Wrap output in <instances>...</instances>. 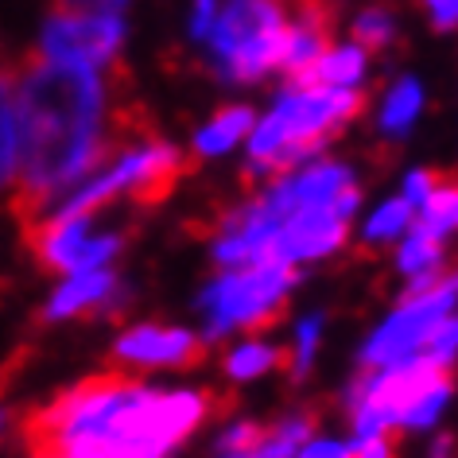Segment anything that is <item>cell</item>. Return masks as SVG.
Listing matches in <instances>:
<instances>
[{
  "label": "cell",
  "instance_id": "6da1fadb",
  "mask_svg": "<svg viewBox=\"0 0 458 458\" xmlns=\"http://www.w3.org/2000/svg\"><path fill=\"white\" fill-rule=\"evenodd\" d=\"M16 109V194L13 214L24 233L39 229L66 202L109 167L129 144V124L106 129V82L78 63H51L36 51L4 78Z\"/></svg>",
  "mask_w": 458,
  "mask_h": 458
},
{
  "label": "cell",
  "instance_id": "7a4b0ae2",
  "mask_svg": "<svg viewBox=\"0 0 458 458\" xmlns=\"http://www.w3.org/2000/svg\"><path fill=\"white\" fill-rule=\"evenodd\" d=\"M140 388L144 385H136L124 373L86 377L63 396H55L47 408L31 411L24 423V446L36 458H71L86 443L101 439Z\"/></svg>",
  "mask_w": 458,
  "mask_h": 458
},
{
  "label": "cell",
  "instance_id": "3957f363",
  "mask_svg": "<svg viewBox=\"0 0 458 458\" xmlns=\"http://www.w3.org/2000/svg\"><path fill=\"white\" fill-rule=\"evenodd\" d=\"M210 416L202 393H152L140 388L101 439L86 443L71 458H167L199 423Z\"/></svg>",
  "mask_w": 458,
  "mask_h": 458
},
{
  "label": "cell",
  "instance_id": "277c9868",
  "mask_svg": "<svg viewBox=\"0 0 458 458\" xmlns=\"http://www.w3.org/2000/svg\"><path fill=\"white\" fill-rule=\"evenodd\" d=\"M288 24L280 4H225L217 8V20L206 36L214 71L225 82H257L268 71L284 63V47H288Z\"/></svg>",
  "mask_w": 458,
  "mask_h": 458
},
{
  "label": "cell",
  "instance_id": "5b68a950",
  "mask_svg": "<svg viewBox=\"0 0 458 458\" xmlns=\"http://www.w3.org/2000/svg\"><path fill=\"white\" fill-rule=\"evenodd\" d=\"M300 284L292 265H265L245 272H225L202 292L199 311L206 315V338H222L229 330H265L284 315L288 292Z\"/></svg>",
  "mask_w": 458,
  "mask_h": 458
},
{
  "label": "cell",
  "instance_id": "8992f818",
  "mask_svg": "<svg viewBox=\"0 0 458 458\" xmlns=\"http://www.w3.org/2000/svg\"><path fill=\"white\" fill-rule=\"evenodd\" d=\"M458 307V272H446L443 284L423 300L400 303L393 315L361 346V369H393V365L420 358L428 338L439 330Z\"/></svg>",
  "mask_w": 458,
  "mask_h": 458
},
{
  "label": "cell",
  "instance_id": "52a82bcc",
  "mask_svg": "<svg viewBox=\"0 0 458 458\" xmlns=\"http://www.w3.org/2000/svg\"><path fill=\"white\" fill-rule=\"evenodd\" d=\"M124 8L121 4H82V8H55L43 24V59L51 63H78L101 66L113 63L124 39Z\"/></svg>",
  "mask_w": 458,
  "mask_h": 458
},
{
  "label": "cell",
  "instance_id": "ba28073f",
  "mask_svg": "<svg viewBox=\"0 0 458 458\" xmlns=\"http://www.w3.org/2000/svg\"><path fill=\"white\" fill-rule=\"evenodd\" d=\"M361 206V187H350L346 194H338L335 202L323 206H303L295 210L288 222L280 225V233L268 245L265 265H303V260H323L330 253H338L342 242L350 233V217Z\"/></svg>",
  "mask_w": 458,
  "mask_h": 458
},
{
  "label": "cell",
  "instance_id": "9c48e42d",
  "mask_svg": "<svg viewBox=\"0 0 458 458\" xmlns=\"http://www.w3.org/2000/svg\"><path fill=\"white\" fill-rule=\"evenodd\" d=\"M98 214H82V217H47L39 229H31L28 245L39 257V265H47L55 272H101L109 257H117V249L124 245V237L117 229H98L94 225Z\"/></svg>",
  "mask_w": 458,
  "mask_h": 458
},
{
  "label": "cell",
  "instance_id": "30bf717a",
  "mask_svg": "<svg viewBox=\"0 0 458 458\" xmlns=\"http://www.w3.org/2000/svg\"><path fill=\"white\" fill-rule=\"evenodd\" d=\"M113 358L136 365H199L206 358V342L179 327H132L117 338Z\"/></svg>",
  "mask_w": 458,
  "mask_h": 458
},
{
  "label": "cell",
  "instance_id": "8fae6325",
  "mask_svg": "<svg viewBox=\"0 0 458 458\" xmlns=\"http://www.w3.org/2000/svg\"><path fill=\"white\" fill-rule=\"evenodd\" d=\"M330 51V20L323 8H303L300 20L288 24V47H284V63L280 71L288 78H300L303 71L323 59Z\"/></svg>",
  "mask_w": 458,
  "mask_h": 458
},
{
  "label": "cell",
  "instance_id": "7c38bea8",
  "mask_svg": "<svg viewBox=\"0 0 458 458\" xmlns=\"http://www.w3.org/2000/svg\"><path fill=\"white\" fill-rule=\"evenodd\" d=\"M369 71V55L358 43H338L318 59L311 71H303L300 78H292L300 89H358Z\"/></svg>",
  "mask_w": 458,
  "mask_h": 458
},
{
  "label": "cell",
  "instance_id": "4fadbf2b",
  "mask_svg": "<svg viewBox=\"0 0 458 458\" xmlns=\"http://www.w3.org/2000/svg\"><path fill=\"white\" fill-rule=\"evenodd\" d=\"M117 292H121V284H117V276H113L109 268L86 272V276H74L71 284H63V288L51 295V303H47V311H43V318L89 315V311H98L101 303H109Z\"/></svg>",
  "mask_w": 458,
  "mask_h": 458
},
{
  "label": "cell",
  "instance_id": "5bb4252c",
  "mask_svg": "<svg viewBox=\"0 0 458 458\" xmlns=\"http://www.w3.org/2000/svg\"><path fill=\"white\" fill-rule=\"evenodd\" d=\"M253 132V109L249 106H229L217 117L206 124V129L194 136V152L199 156H222L233 144H242L245 136Z\"/></svg>",
  "mask_w": 458,
  "mask_h": 458
},
{
  "label": "cell",
  "instance_id": "9a60e30c",
  "mask_svg": "<svg viewBox=\"0 0 458 458\" xmlns=\"http://www.w3.org/2000/svg\"><path fill=\"white\" fill-rule=\"evenodd\" d=\"M423 113V86L416 78H400V82L385 94L381 106V132L385 136H408V129L416 124Z\"/></svg>",
  "mask_w": 458,
  "mask_h": 458
},
{
  "label": "cell",
  "instance_id": "2e32d148",
  "mask_svg": "<svg viewBox=\"0 0 458 458\" xmlns=\"http://www.w3.org/2000/svg\"><path fill=\"white\" fill-rule=\"evenodd\" d=\"M411 225H416V210H411L404 199H388L385 206H377L373 217L365 222V229H361V245H365V249L393 245L396 237L411 233Z\"/></svg>",
  "mask_w": 458,
  "mask_h": 458
},
{
  "label": "cell",
  "instance_id": "e0dca14e",
  "mask_svg": "<svg viewBox=\"0 0 458 458\" xmlns=\"http://www.w3.org/2000/svg\"><path fill=\"white\" fill-rule=\"evenodd\" d=\"M454 229H458V187H439L428 202H423V210L416 214L411 233L443 245V237L454 233Z\"/></svg>",
  "mask_w": 458,
  "mask_h": 458
},
{
  "label": "cell",
  "instance_id": "ac0fdd59",
  "mask_svg": "<svg viewBox=\"0 0 458 458\" xmlns=\"http://www.w3.org/2000/svg\"><path fill=\"white\" fill-rule=\"evenodd\" d=\"M288 365V353L276 350V346H265V342H245V346L229 350L225 358V373L233 381H253V377H265L272 369Z\"/></svg>",
  "mask_w": 458,
  "mask_h": 458
},
{
  "label": "cell",
  "instance_id": "d6986e66",
  "mask_svg": "<svg viewBox=\"0 0 458 458\" xmlns=\"http://www.w3.org/2000/svg\"><path fill=\"white\" fill-rule=\"evenodd\" d=\"M451 393H454V381H451V373L439 377L428 393H420L416 400H411V408L404 411V420H400V428H408V431H428L435 420L443 416V408L451 404Z\"/></svg>",
  "mask_w": 458,
  "mask_h": 458
},
{
  "label": "cell",
  "instance_id": "ffe728a7",
  "mask_svg": "<svg viewBox=\"0 0 458 458\" xmlns=\"http://www.w3.org/2000/svg\"><path fill=\"white\" fill-rule=\"evenodd\" d=\"M396 268L400 276H423V272H435L443 268V245L439 242H428V237H416L408 233L404 245L396 249Z\"/></svg>",
  "mask_w": 458,
  "mask_h": 458
},
{
  "label": "cell",
  "instance_id": "44dd1931",
  "mask_svg": "<svg viewBox=\"0 0 458 458\" xmlns=\"http://www.w3.org/2000/svg\"><path fill=\"white\" fill-rule=\"evenodd\" d=\"M396 39V20L385 13V8H365L353 20V43L369 55V51H385L388 43Z\"/></svg>",
  "mask_w": 458,
  "mask_h": 458
},
{
  "label": "cell",
  "instance_id": "7402d4cb",
  "mask_svg": "<svg viewBox=\"0 0 458 458\" xmlns=\"http://www.w3.org/2000/svg\"><path fill=\"white\" fill-rule=\"evenodd\" d=\"M323 323H327V315H307L303 323L295 327V350L288 353V377L292 381H303V377L311 373L318 338H323Z\"/></svg>",
  "mask_w": 458,
  "mask_h": 458
},
{
  "label": "cell",
  "instance_id": "603a6c76",
  "mask_svg": "<svg viewBox=\"0 0 458 458\" xmlns=\"http://www.w3.org/2000/svg\"><path fill=\"white\" fill-rule=\"evenodd\" d=\"M16 175V109H13V89L0 78V182Z\"/></svg>",
  "mask_w": 458,
  "mask_h": 458
},
{
  "label": "cell",
  "instance_id": "cb8c5ba5",
  "mask_svg": "<svg viewBox=\"0 0 458 458\" xmlns=\"http://www.w3.org/2000/svg\"><path fill=\"white\" fill-rule=\"evenodd\" d=\"M420 358L428 361V365H435V369H451V365L458 361V315H451L446 323L435 330V335L428 338V346L420 350Z\"/></svg>",
  "mask_w": 458,
  "mask_h": 458
},
{
  "label": "cell",
  "instance_id": "d4e9b609",
  "mask_svg": "<svg viewBox=\"0 0 458 458\" xmlns=\"http://www.w3.org/2000/svg\"><path fill=\"white\" fill-rule=\"evenodd\" d=\"M265 428L260 423H233L229 431H222V439H217V451L225 454H253L260 443H265Z\"/></svg>",
  "mask_w": 458,
  "mask_h": 458
},
{
  "label": "cell",
  "instance_id": "484cf974",
  "mask_svg": "<svg viewBox=\"0 0 458 458\" xmlns=\"http://www.w3.org/2000/svg\"><path fill=\"white\" fill-rule=\"evenodd\" d=\"M435 191H439V175L428 171V167H416V171H408V175H404V191H400V199H404L411 210L420 214L423 202H428Z\"/></svg>",
  "mask_w": 458,
  "mask_h": 458
},
{
  "label": "cell",
  "instance_id": "4316f807",
  "mask_svg": "<svg viewBox=\"0 0 458 458\" xmlns=\"http://www.w3.org/2000/svg\"><path fill=\"white\" fill-rule=\"evenodd\" d=\"M300 458H353V446L342 439H311L300 451Z\"/></svg>",
  "mask_w": 458,
  "mask_h": 458
},
{
  "label": "cell",
  "instance_id": "83f0119b",
  "mask_svg": "<svg viewBox=\"0 0 458 458\" xmlns=\"http://www.w3.org/2000/svg\"><path fill=\"white\" fill-rule=\"evenodd\" d=\"M428 16H431V28L454 31V28H458V0H431V4H428Z\"/></svg>",
  "mask_w": 458,
  "mask_h": 458
},
{
  "label": "cell",
  "instance_id": "f1b7e54d",
  "mask_svg": "<svg viewBox=\"0 0 458 458\" xmlns=\"http://www.w3.org/2000/svg\"><path fill=\"white\" fill-rule=\"evenodd\" d=\"M350 446H353V458H396V446H393L388 435H377V439H358Z\"/></svg>",
  "mask_w": 458,
  "mask_h": 458
},
{
  "label": "cell",
  "instance_id": "f546056e",
  "mask_svg": "<svg viewBox=\"0 0 458 458\" xmlns=\"http://www.w3.org/2000/svg\"><path fill=\"white\" fill-rule=\"evenodd\" d=\"M214 20H217V4H199L194 8V20H191V36L206 39L210 36V28H214Z\"/></svg>",
  "mask_w": 458,
  "mask_h": 458
},
{
  "label": "cell",
  "instance_id": "4dcf8cb0",
  "mask_svg": "<svg viewBox=\"0 0 458 458\" xmlns=\"http://www.w3.org/2000/svg\"><path fill=\"white\" fill-rule=\"evenodd\" d=\"M428 458H454V435H435V443H431V451Z\"/></svg>",
  "mask_w": 458,
  "mask_h": 458
}]
</instances>
